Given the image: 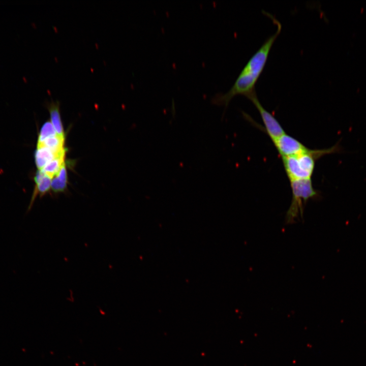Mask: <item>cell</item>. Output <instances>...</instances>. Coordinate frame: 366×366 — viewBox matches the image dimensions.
<instances>
[{
	"label": "cell",
	"instance_id": "6da1fadb",
	"mask_svg": "<svg viewBox=\"0 0 366 366\" xmlns=\"http://www.w3.org/2000/svg\"><path fill=\"white\" fill-rule=\"evenodd\" d=\"M277 26V30L270 36L250 58L235 82L225 93H217L211 98V103L227 107L234 97L241 95L246 97L255 90V86L266 63L271 48L282 29L280 22L271 14L265 12Z\"/></svg>",
	"mask_w": 366,
	"mask_h": 366
},
{
	"label": "cell",
	"instance_id": "7a4b0ae2",
	"mask_svg": "<svg viewBox=\"0 0 366 366\" xmlns=\"http://www.w3.org/2000/svg\"><path fill=\"white\" fill-rule=\"evenodd\" d=\"M338 144L325 149H311L299 155L282 158L286 173L289 180L310 179L312 176L316 161L323 156L339 152Z\"/></svg>",
	"mask_w": 366,
	"mask_h": 366
},
{
	"label": "cell",
	"instance_id": "3957f363",
	"mask_svg": "<svg viewBox=\"0 0 366 366\" xmlns=\"http://www.w3.org/2000/svg\"><path fill=\"white\" fill-rule=\"evenodd\" d=\"M292 193L291 204L285 217L286 224H292L299 214L302 217L305 205L310 199L317 198L319 196L312 185L311 179L290 180Z\"/></svg>",
	"mask_w": 366,
	"mask_h": 366
},
{
	"label": "cell",
	"instance_id": "277c9868",
	"mask_svg": "<svg viewBox=\"0 0 366 366\" xmlns=\"http://www.w3.org/2000/svg\"><path fill=\"white\" fill-rule=\"evenodd\" d=\"M246 97L252 101L258 110L264 125L265 130L272 141L285 133L284 130L274 116L261 105L257 96L256 90Z\"/></svg>",
	"mask_w": 366,
	"mask_h": 366
},
{
	"label": "cell",
	"instance_id": "5b68a950",
	"mask_svg": "<svg viewBox=\"0 0 366 366\" xmlns=\"http://www.w3.org/2000/svg\"><path fill=\"white\" fill-rule=\"evenodd\" d=\"M272 141L282 158L297 155L309 149L297 139L286 133Z\"/></svg>",
	"mask_w": 366,
	"mask_h": 366
},
{
	"label": "cell",
	"instance_id": "8992f818",
	"mask_svg": "<svg viewBox=\"0 0 366 366\" xmlns=\"http://www.w3.org/2000/svg\"><path fill=\"white\" fill-rule=\"evenodd\" d=\"M52 178L47 175L42 170H38L34 177L36 183V188L31 200L29 208L34 202L36 195L39 194L43 196L46 194L51 188V184Z\"/></svg>",
	"mask_w": 366,
	"mask_h": 366
},
{
	"label": "cell",
	"instance_id": "52a82bcc",
	"mask_svg": "<svg viewBox=\"0 0 366 366\" xmlns=\"http://www.w3.org/2000/svg\"><path fill=\"white\" fill-rule=\"evenodd\" d=\"M66 154L58 155L44 146H37L35 154V160L38 170H42L50 161L56 158L64 156Z\"/></svg>",
	"mask_w": 366,
	"mask_h": 366
},
{
	"label": "cell",
	"instance_id": "ba28073f",
	"mask_svg": "<svg viewBox=\"0 0 366 366\" xmlns=\"http://www.w3.org/2000/svg\"><path fill=\"white\" fill-rule=\"evenodd\" d=\"M47 108L50 113V122L56 134L60 137L65 138L59 111V102L57 101H51L48 104Z\"/></svg>",
	"mask_w": 366,
	"mask_h": 366
},
{
	"label": "cell",
	"instance_id": "9c48e42d",
	"mask_svg": "<svg viewBox=\"0 0 366 366\" xmlns=\"http://www.w3.org/2000/svg\"><path fill=\"white\" fill-rule=\"evenodd\" d=\"M65 140V138L56 135L47 138L42 144L37 146L43 145L50 149L56 154L62 155L66 154L64 147Z\"/></svg>",
	"mask_w": 366,
	"mask_h": 366
},
{
	"label": "cell",
	"instance_id": "30bf717a",
	"mask_svg": "<svg viewBox=\"0 0 366 366\" xmlns=\"http://www.w3.org/2000/svg\"><path fill=\"white\" fill-rule=\"evenodd\" d=\"M65 156L57 157L49 162L42 170L48 176L54 177L65 163Z\"/></svg>",
	"mask_w": 366,
	"mask_h": 366
},
{
	"label": "cell",
	"instance_id": "8fae6325",
	"mask_svg": "<svg viewBox=\"0 0 366 366\" xmlns=\"http://www.w3.org/2000/svg\"><path fill=\"white\" fill-rule=\"evenodd\" d=\"M56 135V133L50 121H46L41 128L37 145L42 144L47 138Z\"/></svg>",
	"mask_w": 366,
	"mask_h": 366
},
{
	"label": "cell",
	"instance_id": "7c38bea8",
	"mask_svg": "<svg viewBox=\"0 0 366 366\" xmlns=\"http://www.w3.org/2000/svg\"><path fill=\"white\" fill-rule=\"evenodd\" d=\"M67 184L58 180L56 177L52 178L51 184L52 190L55 193L61 192L65 191Z\"/></svg>",
	"mask_w": 366,
	"mask_h": 366
}]
</instances>
